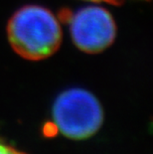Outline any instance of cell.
Here are the masks:
<instances>
[{
	"instance_id": "cell-1",
	"label": "cell",
	"mask_w": 153,
	"mask_h": 154,
	"mask_svg": "<svg viewBox=\"0 0 153 154\" xmlns=\"http://www.w3.org/2000/svg\"><path fill=\"white\" fill-rule=\"evenodd\" d=\"M7 35L13 50L31 61L52 56L63 37L56 16L38 5H27L16 11L8 22Z\"/></svg>"
},
{
	"instance_id": "cell-2",
	"label": "cell",
	"mask_w": 153,
	"mask_h": 154,
	"mask_svg": "<svg viewBox=\"0 0 153 154\" xmlns=\"http://www.w3.org/2000/svg\"><path fill=\"white\" fill-rule=\"evenodd\" d=\"M103 109L90 91L81 88L64 91L52 106V120L57 133L73 140L92 137L103 123Z\"/></svg>"
},
{
	"instance_id": "cell-3",
	"label": "cell",
	"mask_w": 153,
	"mask_h": 154,
	"mask_svg": "<svg viewBox=\"0 0 153 154\" xmlns=\"http://www.w3.org/2000/svg\"><path fill=\"white\" fill-rule=\"evenodd\" d=\"M62 16L70 27L74 44L89 54L100 53L115 41L116 26L112 16L99 6H87Z\"/></svg>"
},
{
	"instance_id": "cell-4",
	"label": "cell",
	"mask_w": 153,
	"mask_h": 154,
	"mask_svg": "<svg viewBox=\"0 0 153 154\" xmlns=\"http://www.w3.org/2000/svg\"><path fill=\"white\" fill-rule=\"evenodd\" d=\"M0 154H24L19 150L13 148L10 145L0 141Z\"/></svg>"
},
{
	"instance_id": "cell-5",
	"label": "cell",
	"mask_w": 153,
	"mask_h": 154,
	"mask_svg": "<svg viewBox=\"0 0 153 154\" xmlns=\"http://www.w3.org/2000/svg\"><path fill=\"white\" fill-rule=\"evenodd\" d=\"M87 1H92V2H106V3H110V4L120 5V4H122V3H124L126 0H87Z\"/></svg>"
}]
</instances>
